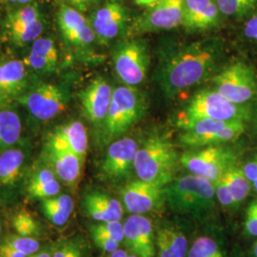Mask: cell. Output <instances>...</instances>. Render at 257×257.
I'll use <instances>...</instances> for the list:
<instances>
[{
    "instance_id": "cell-50",
    "label": "cell",
    "mask_w": 257,
    "mask_h": 257,
    "mask_svg": "<svg viewBox=\"0 0 257 257\" xmlns=\"http://www.w3.org/2000/svg\"><path fill=\"white\" fill-rule=\"evenodd\" d=\"M252 255H253V257H257V240L252 246Z\"/></svg>"
},
{
    "instance_id": "cell-9",
    "label": "cell",
    "mask_w": 257,
    "mask_h": 257,
    "mask_svg": "<svg viewBox=\"0 0 257 257\" xmlns=\"http://www.w3.org/2000/svg\"><path fill=\"white\" fill-rule=\"evenodd\" d=\"M4 27L10 39L15 44L23 46L41 36L44 17L37 4L30 3L10 12Z\"/></svg>"
},
{
    "instance_id": "cell-10",
    "label": "cell",
    "mask_w": 257,
    "mask_h": 257,
    "mask_svg": "<svg viewBox=\"0 0 257 257\" xmlns=\"http://www.w3.org/2000/svg\"><path fill=\"white\" fill-rule=\"evenodd\" d=\"M18 102L24 105L37 119H53L66 109V96L55 84H41L20 96Z\"/></svg>"
},
{
    "instance_id": "cell-13",
    "label": "cell",
    "mask_w": 257,
    "mask_h": 257,
    "mask_svg": "<svg viewBox=\"0 0 257 257\" xmlns=\"http://www.w3.org/2000/svg\"><path fill=\"white\" fill-rule=\"evenodd\" d=\"M163 188L140 179L125 185L121 190V198L126 211L141 215L155 211L164 201Z\"/></svg>"
},
{
    "instance_id": "cell-15",
    "label": "cell",
    "mask_w": 257,
    "mask_h": 257,
    "mask_svg": "<svg viewBox=\"0 0 257 257\" xmlns=\"http://www.w3.org/2000/svg\"><path fill=\"white\" fill-rule=\"evenodd\" d=\"M184 0H160L138 19L137 32L171 30L182 24Z\"/></svg>"
},
{
    "instance_id": "cell-41",
    "label": "cell",
    "mask_w": 257,
    "mask_h": 257,
    "mask_svg": "<svg viewBox=\"0 0 257 257\" xmlns=\"http://www.w3.org/2000/svg\"><path fill=\"white\" fill-rule=\"evenodd\" d=\"M245 175L247 176L250 183L257 179V156L248 161L242 168Z\"/></svg>"
},
{
    "instance_id": "cell-2",
    "label": "cell",
    "mask_w": 257,
    "mask_h": 257,
    "mask_svg": "<svg viewBox=\"0 0 257 257\" xmlns=\"http://www.w3.org/2000/svg\"><path fill=\"white\" fill-rule=\"evenodd\" d=\"M164 201L176 214L205 219L215 208V186L211 181L190 175L175 178L163 188Z\"/></svg>"
},
{
    "instance_id": "cell-48",
    "label": "cell",
    "mask_w": 257,
    "mask_h": 257,
    "mask_svg": "<svg viewBox=\"0 0 257 257\" xmlns=\"http://www.w3.org/2000/svg\"><path fill=\"white\" fill-rule=\"evenodd\" d=\"M128 253L127 250H125V249H121V248H118V249H116L115 251H113L112 253H110V257H128Z\"/></svg>"
},
{
    "instance_id": "cell-4",
    "label": "cell",
    "mask_w": 257,
    "mask_h": 257,
    "mask_svg": "<svg viewBox=\"0 0 257 257\" xmlns=\"http://www.w3.org/2000/svg\"><path fill=\"white\" fill-rule=\"evenodd\" d=\"M248 111L243 105L230 102L216 91L197 92L184 110L179 120V127L202 119L245 120Z\"/></svg>"
},
{
    "instance_id": "cell-27",
    "label": "cell",
    "mask_w": 257,
    "mask_h": 257,
    "mask_svg": "<svg viewBox=\"0 0 257 257\" xmlns=\"http://www.w3.org/2000/svg\"><path fill=\"white\" fill-rule=\"evenodd\" d=\"M21 128V121L15 110L0 109V154L19 142Z\"/></svg>"
},
{
    "instance_id": "cell-28",
    "label": "cell",
    "mask_w": 257,
    "mask_h": 257,
    "mask_svg": "<svg viewBox=\"0 0 257 257\" xmlns=\"http://www.w3.org/2000/svg\"><path fill=\"white\" fill-rule=\"evenodd\" d=\"M222 177L229 188L236 207H238L248 197L250 191V181L244 174L243 170L236 166L231 167Z\"/></svg>"
},
{
    "instance_id": "cell-22",
    "label": "cell",
    "mask_w": 257,
    "mask_h": 257,
    "mask_svg": "<svg viewBox=\"0 0 257 257\" xmlns=\"http://www.w3.org/2000/svg\"><path fill=\"white\" fill-rule=\"evenodd\" d=\"M84 211L97 222L120 221L123 217L124 209L117 199L102 192L88 193L83 199Z\"/></svg>"
},
{
    "instance_id": "cell-16",
    "label": "cell",
    "mask_w": 257,
    "mask_h": 257,
    "mask_svg": "<svg viewBox=\"0 0 257 257\" xmlns=\"http://www.w3.org/2000/svg\"><path fill=\"white\" fill-rule=\"evenodd\" d=\"M57 24L65 39L76 46L90 45L95 39L91 22L81 12L62 4L57 12Z\"/></svg>"
},
{
    "instance_id": "cell-20",
    "label": "cell",
    "mask_w": 257,
    "mask_h": 257,
    "mask_svg": "<svg viewBox=\"0 0 257 257\" xmlns=\"http://www.w3.org/2000/svg\"><path fill=\"white\" fill-rule=\"evenodd\" d=\"M126 22V12L118 2L110 1L92 15V29L102 42H109L119 36Z\"/></svg>"
},
{
    "instance_id": "cell-14",
    "label": "cell",
    "mask_w": 257,
    "mask_h": 257,
    "mask_svg": "<svg viewBox=\"0 0 257 257\" xmlns=\"http://www.w3.org/2000/svg\"><path fill=\"white\" fill-rule=\"evenodd\" d=\"M124 243L138 257L156 256V237L151 220L141 214H132L123 224Z\"/></svg>"
},
{
    "instance_id": "cell-37",
    "label": "cell",
    "mask_w": 257,
    "mask_h": 257,
    "mask_svg": "<svg viewBox=\"0 0 257 257\" xmlns=\"http://www.w3.org/2000/svg\"><path fill=\"white\" fill-rule=\"evenodd\" d=\"M23 62L26 66L37 71L53 70L55 67V65L53 64L45 56L38 55L33 51H31L30 54L23 59Z\"/></svg>"
},
{
    "instance_id": "cell-34",
    "label": "cell",
    "mask_w": 257,
    "mask_h": 257,
    "mask_svg": "<svg viewBox=\"0 0 257 257\" xmlns=\"http://www.w3.org/2000/svg\"><path fill=\"white\" fill-rule=\"evenodd\" d=\"M40 207L47 219L56 227L64 226L72 215V213L51 205L50 203L47 202L46 200L41 201Z\"/></svg>"
},
{
    "instance_id": "cell-8",
    "label": "cell",
    "mask_w": 257,
    "mask_h": 257,
    "mask_svg": "<svg viewBox=\"0 0 257 257\" xmlns=\"http://www.w3.org/2000/svg\"><path fill=\"white\" fill-rule=\"evenodd\" d=\"M215 91L230 102L239 105L253 99L257 95V77L244 63H234L213 78Z\"/></svg>"
},
{
    "instance_id": "cell-38",
    "label": "cell",
    "mask_w": 257,
    "mask_h": 257,
    "mask_svg": "<svg viewBox=\"0 0 257 257\" xmlns=\"http://www.w3.org/2000/svg\"><path fill=\"white\" fill-rule=\"evenodd\" d=\"M91 235H92V241L95 244V246L99 249L103 250L104 252H107L110 254L119 248L120 243L113 239L105 236L100 233H97V232H91Z\"/></svg>"
},
{
    "instance_id": "cell-18",
    "label": "cell",
    "mask_w": 257,
    "mask_h": 257,
    "mask_svg": "<svg viewBox=\"0 0 257 257\" xmlns=\"http://www.w3.org/2000/svg\"><path fill=\"white\" fill-rule=\"evenodd\" d=\"M27 89V72L23 60H11L0 64V109L18 101Z\"/></svg>"
},
{
    "instance_id": "cell-44",
    "label": "cell",
    "mask_w": 257,
    "mask_h": 257,
    "mask_svg": "<svg viewBox=\"0 0 257 257\" xmlns=\"http://www.w3.org/2000/svg\"><path fill=\"white\" fill-rule=\"evenodd\" d=\"M0 257H27L0 244Z\"/></svg>"
},
{
    "instance_id": "cell-36",
    "label": "cell",
    "mask_w": 257,
    "mask_h": 257,
    "mask_svg": "<svg viewBox=\"0 0 257 257\" xmlns=\"http://www.w3.org/2000/svg\"><path fill=\"white\" fill-rule=\"evenodd\" d=\"M214 186H215L216 199L218 200V202L220 203L222 206L229 208V209L237 208L231 194H230V191H229V188L225 182V180L223 179V177H221L218 181H216L214 183Z\"/></svg>"
},
{
    "instance_id": "cell-29",
    "label": "cell",
    "mask_w": 257,
    "mask_h": 257,
    "mask_svg": "<svg viewBox=\"0 0 257 257\" xmlns=\"http://www.w3.org/2000/svg\"><path fill=\"white\" fill-rule=\"evenodd\" d=\"M12 227L17 234L37 238L41 234V227L37 219L26 210L18 211L12 218Z\"/></svg>"
},
{
    "instance_id": "cell-25",
    "label": "cell",
    "mask_w": 257,
    "mask_h": 257,
    "mask_svg": "<svg viewBox=\"0 0 257 257\" xmlns=\"http://www.w3.org/2000/svg\"><path fill=\"white\" fill-rule=\"evenodd\" d=\"M156 246L157 257H188V239L175 227H160L156 231Z\"/></svg>"
},
{
    "instance_id": "cell-40",
    "label": "cell",
    "mask_w": 257,
    "mask_h": 257,
    "mask_svg": "<svg viewBox=\"0 0 257 257\" xmlns=\"http://www.w3.org/2000/svg\"><path fill=\"white\" fill-rule=\"evenodd\" d=\"M245 230L248 235L257 236V206L254 201L250 203L246 212Z\"/></svg>"
},
{
    "instance_id": "cell-43",
    "label": "cell",
    "mask_w": 257,
    "mask_h": 257,
    "mask_svg": "<svg viewBox=\"0 0 257 257\" xmlns=\"http://www.w3.org/2000/svg\"><path fill=\"white\" fill-rule=\"evenodd\" d=\"M244 35L248 39L257 42V16L249 19L247 22L244 29Z\"/></svg>"
},
{
    "instance_id": "cell-21",
    "label": "cell",
    "mask_w": 257,
    "mask_h": 257,
    "mask_svg": "<svg viewBox=\"0 0 257 257\" xmlns=\"http://www.w3.org/2000/svg\"><path fill=\"white\" fill-rule=\"evenodd\" d=\"M46 145L55 149L70 151L85 161L88 151L87 130L79 121L67 123L54 131Z\"/></svg>"
},
{
    "instance_id": "cell-6",
    "label": "cell",
    "mask_w": 257,
    "mask_h": 257,
    "mask_svg": "<svg viewBox=\"0 0 257 257\" xmlns=\"http://www.w3.org/2000/svg\"><path fill=\"white\" fill-rule=\"evenodd\" d=\"M182 128L180 140L184 145L192 148L216 146L237 140L245 132V121L197 120Z\"/></svg>"
},
{
    "instance_id": "cell-32",
    "label": "cell",
    "mask_w": 257,
    "mask_h": 257,
    "mask_svg": "<svg viewBox=\"0 0 257 257\" xmlns=\"http://www.w3.org/2000/svg\"><path fill=\"white\" fill-rule=\"evenodd\" d=\"M52 257H84L85 248L77 238L60 239L51 246Z\"/></svg>"
},
{
    "instance_id": "cell-5",
    "label": "cell",
    "mask_w": 257,
    "mask_h": 257,
    "mask_svg": "<svg viewBox=\"0 0 257 257\" xmlns=\"http://www.w3.org/2000/svg\"><path fill=\"white\" fill-rule=\"evenodd\" d=\"M143 112V100L135 88L118 87L112 92L110 108L104 120L108 139L118 138L131 128Z\"/></svg>"
},
{
    "instance_id": "cell-42",
    "label": "cell",
    "mask_w": 257,
    "mask_h": 257,
    "mask_svg": "<svg viewBox=\"0 0 257 257\" xmlns=\"http://www.w3.org/2000/svg\"><path fill=\"white\" fill-rule=\"evenodd\" d=\"M62 1L66 5H69L81 13L87 12L90 9L93 2V0H62Z\"/></svg>"
},
{
    "instance_id": "cell-19",
    "label": "cell",
    "mask_w": 257,
    "mask_h": 257,
    "mask_svg": "<svg viewBox=\"0 0 257 257\" xmlns=\"http://www.w3.org/2000/svg\"><path fill=\"white\" fill-rule=\"evenodd\" d=\"M110 84L102 77H97L90 83L80 93L83 112L93 123L104 121L110 108L112 97Z\"/></svg>"
},
{
    "instance_id": "cell-39",
    "label": "cell",
    "mask_w": 257,
    "mask_h": 257,
    "mask_svg": "<svg viewBox=\"0 0 257 257\" xmlns=\"http://www.w3.org/2000/svg\"><path fill=\"white\" fill-rule=\"evenodd\" d=\"M216 5L219 12L226 16L241 15L246 12L240 0H217Z\"/></svg>"
},
{
    "instance_id": "cell-1",
    "label": "cell",
    "mask_w": 257,
    "mask_h": 257,
    "mask_svg": "<svg viewBox=\"0 0 257 257\" xmlns=\"http://www.w3.org/2000/svg\"><path fill=\"white\" fill-rule=\"evenodd\" d=\"M220 58L214 41H197L177 50L158 73L160 86L169 97L202 82L211 75Z\"/></svg>"
},
{
    "instance_id": "cell-46",
    "label": "cell",
    "mask_w": 257,
    "mask_h": 257,
    "mask_svg": "<svg viewBox=\"0 0 257 257\" xmlns=\"http://www.w3.org/2000/svg\"><path fill=\"white\" fill-rule=\"evenodd\" d=\"M27 257H52V252H51V247H46V248H40L37 252L31 254Z\"/></svg>"
},
{
    "instance_id": "cell-45",
    "label": "cell",
    "mask_w": 257,
    "mask_h": 257,
    "mask_svg": "<svg viewBox=\"0 0 257 257\" xmlns=\"http://www.w3.org/2000/svg\"><path fill=\"white\" fill-rule=\"evenodd\" d=\"M6 4H8L12 7H21V6H24V5H27L32 3L34 0H4Z\"/></svg>"
},
{
    "instance_id": "cell-52",
    "label": "cell",
    "mask_w": 257,
    "mask_h": 257,
    "mask_svg": "<svg viewBox=\"0 0 257 257\" xmlns=\"http://www.w3.org/2000/svg\"><path fill=\"white\" fill-rule=\"evenodd\" d=\"M2 230H3V225H2V219H1V217H0V235H1V233H2Z\"/></svg>"
},
{
    "instance_id": "cell-17",
    "label": "cell",
    "mask_w": 257,
    "mask_h": 257,
    "mask_svg": "<svg viewBox=\"0 0 257 257\" xmlns=\"http://www.w3.org/2000/svg\"><path fill=\"white\" fill-rule=\"evenodd\" d=\"M85 161L74 153L66 150L45 147V164L49 166L60 182L75 188L82 175Z\"/></svg>"
},
{
    "instance_id": "cell-7",
    "label": "cell",
    "mask_w": 257,
    "mask_h": 257,
    "mask_svg": "<svg viewBox=\"0 0 257 257\" xmlns=\"http://www.w3.org/2000/svg\"><path fill=\"white\" fill-rule=\"evenodd\" d=\"M236 156L230 149L220 145L208 146L202 150L185 153L180 163L192 174L212 183L218 181L231 167L235 166Z\"/></svg>"
},
{
    "instance_id": "cell-30",
    "label": "cell",
    "mask_w": 257,
    "mask_h": 257,
    "mask_svg": "<svg viewBox=\"0 0 257 257\" xmlns=\"http://www.w3.org/2000/svg\"><path fill=\"white\" fill-rule=\"evenodd\" d=\"M0 244L26 256L37 252L41 245L37 238L21 236L19 234H8L0 239Z\"/></svg>"
},
{
    "instance_id": "cell-49",
    "label": "cell",
    "mask_w": 257,
    "mask_h": 257,
    "mask_svg": "<svg viewBox=\"0 0 257 257\" xmlns=\"http://www.w3.org/2000/svg\"><path fill=\"white\" fill-rule=\"evenodd\" d=\"M240 1H241V3H242V5H243V7H244L246 12L250 8H252V6L256 3V0H240Z\"/></svg>"
},
{
    "instance_id": "cell-35",
    "label": "cell",
    "mask_w": 257,
    "mask_h": 257,
    "mask_svg": "<svg viewBox=\"0 0 257 257\" xmlns=\"http://www.w3.org/2000/svg\"><path fill=\"white\" fill-rule=\"evenodd\" d=\"M32 51L37 53L38 55H43L48 58L53 64H57L58 60V54L57 49L55 47V42L51 38H43L39 37L37 40L33 42Z\"/></svg>"
},
{
    "instance_id": "cell-3",
    "label": "cell",
    "mask_w": 257,
    "mask_h": 257,
    "mask_svg": "<svg viewBox=\"0 0 257 257\" xmlns=\"http://www.w3.org/2000/svg\"><path fill=\"white\" fill-rule=\"evenodd\" d=\"M178 156L167 138L154 136L138 148L135 172L140 180L165 187L174 180Z\"/></svg>"
},
{
    "instance_id": "cell-26",
    "label": "cell",
    "mask_w": 257,
    "mask_h": 257,
    "mask_svg": "<svg viewBox=\"0 0 257 257\" xmlns=\"http://www.w3.org/2000/svg\"><path fill=\"white\" fill-rule=\"evenodd\" d=\"M25 164V154L23 151L11 148L0 154V184L13 186L21 176Z\"/></svg>"
},
{
    "instance_id": "cell-24",
    "label": "cell",
    "mask_w": 257,
    "mask_h": 257,
    "mask_svg": "<svg viewBox=\"0 0 257 257\" xmlns=\"http://www.w3.org/2000/svg\"><path fill=\"white\" fill-rule=\"evenodd\" d=\"M61 191V185L53 170L46 165L39 167L30 175L26 193L30 200H44L55 197Z\"/></svg>"
},
{
    "instance_id": "cell-33",
    "label": "cell",
    "mask_w": 257,
    "mask_h": 257,
    "mask_svg": "<svg viewBox=\"0 0 257 257\" xmlns=\"http://www.w3.org/2000/svg\"><path fill=\"white\" fill-rule=\"evenodd\" d=\"M90 232H97L122 243L124 241L123 224L117 220L97 222L90 226Z\"/></svg>"
},
{
    "instance_id": "cell-53",
    "label": "cell",
    "mask_w": 257,
    "mask_h": 257,
    "mask_svg": "<svg viewBox=\"0 0 257 257\" xmlns=\"http://www.w3.org/2000/svg\"><path fill=\"white\" fill-rule=\"evenodd\" d=\"M128 257H138L136 254H134V253H131V254H128Z\"/></svg>"
},
{
    "instance_id": "cell-47",
    "label": "cell",
    "mask_w": 257,
    "mask_h": 257,
    "mask_svg": "<svg viewBox=\"0 0 257 257\" xmlns=\"http://www.w3.org/2000/svg\"><path fill=\"white\" fill-rule=\"evenodd\" d=\"M136 3L139 6H147V7H152L160 0H135Z\"/></svg>"
},
{
    "instance_id": "cell-12",
    "label": "cell",
    "mask_w": 257,
    "mask_h": 257,
    "mask_svg": "<svg viewBox=\"0 0 257 257\" xmlns=\"http://www.w3.org/2000/svg\"><path fill=\"white\" fill-rule=\"evenodd\" d=\"M138 148L137 141L133 138H121L112 142L107 149L100 166L102 176L112 182L128 177L132 170H135Z\"/></svg>"
},
{
    "instance_id": "cell-23",
    "label": "cell",
    "mask_w": 257,
    "mask_h": 257,
    "mask_svg": "<svg viewBox=\"0 0 257 257\" xmlns=\"http://www.w3.org/2000/svg\"><path fill=\"white\" fill-rule=\"evenodd\" d=\"M218 7L212 0H184L182 24L190 30H204L215 25Z\"/></svg>"
},
{
    "instance_id": "cell-51",
    "label": "cell",
    "mask_w": 257,
    "mask_h": 257,
    "mask_svg": "<svg viewBox=\"0 0 257 257\" xmlns=\"http://www.w3.org/2000/svg\"><path fill=\"white\" fill-rule=\"evenodd\" d=\"M251 184H252V186H253V188H254V191L257 193V179L256 180H254Z\"/></svg>"
},
{
    "instance_id": "cell-31",
    "label": "cell",
    "mask_w": 257,
    "mask_h": 257,
    "mask_svg": "<svg viewBox=\"0 0 257 257\" xmlns=\"http://www.w3.org/2000/svg\"><path fill=\"white\" fill-rule=\"evenodd\" d=\"M188 257H225L219 244L209 236L195 239L189 248Z\"/></svg>"
},
{
    "instance_id": "cell-11",
    "label": "cell",
    "mask_w": 257,
    "mask_h": 257,
    "mask_svg": "<svg viewBox=\"0 0 257 257\" xmlns=\"http://www.w3.org/2000/svg\"><path fill=\"white\" fill-rule=\"evenodd\" d=\"M114 70L120 80L128 86H137L143 82L149 67L147 48L141 41H130L116 51Z\"/></svg>"
}]
</instances>
